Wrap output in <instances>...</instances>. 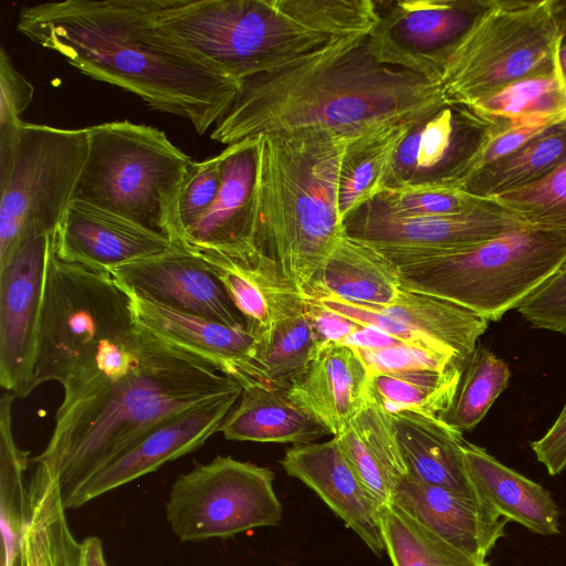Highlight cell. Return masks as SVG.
Masks as SVG:
<instances>
[{
	"instance_id": "cell-19",
	"label": "cell",
	"mask_w": 566,
	"mask_h": 566,
	"mask_svg": "<svg viewBox=\"0 0 566 566\" xmlns=\"http://www.w3.org/2000/svg\"><path fill=\"white\" fill-rule=\"evenodd\" d=\"M284 471L313 490L375 553L385 549L379 506L367 492L333 437L294 444L280 461Z\"/></svg>"
},
{
	"instance_id": "cell-46",
	"label": "cell",
	"mask_w": 566,
	"mask_h": 566,
	"mask_svg": "<svg viewBox=\"0 0 566 566\" xmlns=\"http://www.w3.org/2000/svg\"><path fill=\"white\" fill-rule=\"evenodd\" d=\"M552 126L554 125L535 122L504 128L486 144L472 172L509 155Z\"/></svg>"
},
{
	"instance_id": "cell-36",
	"label": "cell",
	"mask_w": 566,
	"mask_h": 566,
	"mask_svg": "<svg viewBox=\"0 0 566 566\" xmlns=\"http://www.w3.org/2000/svg\"><path fill=\"white\" fill-rule=\"evenodd\" d=\"M462 367L370 374L369 391L389 415L413 411L439 417L451 403Z\"/></svg>"
},
{
	"instance_id": "cell-13",
	"label": "cell",
	"mask_w": 566,
	"mask_h": 566,
	"mask_svg": "<svg viewBox=\"0 0 566 566\" xmlns=\"http://www.w3.org/2000/svg\"><path fill=\"white\" fill-rule=\"evenodd\" d=\"M503 129L467 105L447 103L406 133L396 149L386 189L457 188L472 172L486 144Z\"/></svg>"
},
{
	"instance_id": "cell-21",
	"label": "cell",
	"mask_w": 566,
	"mask_h": 566,
	"mask_svg": "<svg viewBox=\"0 0 566 566\" xmlns=\"http://www.w3.org/2000/svg\"><path fill=\"white\" fill-rule=\"evenodd\" d=\"M258 137L228 145L221 151V184L206 214L190 228L182 244L252 261L250 201L256 169Z\"/></svg>"
},
{
	"instance_id": "cell-32",
	"label": "cell",
	"mask_w": 566,
	"mask_h": 566,
	"mask_svg": "<svg viewBox=\"0 0 566 566\" xmlns=\"http://www.w3.org/2000/svg\"><path fill=\"white\" fill-rule=\"evenodd\" d=\"M413 125H392L349 139L339 166L337 206L342 222L386 189L394 156Z\"/></svg>"
},
{
	"instance_id": "cell-9",
	"label": "cell",
	"mask_w": 566,
	"mask_h": 566,
	"mask_svg": "<svg viewBox=\"0 0 566 566\" xmlns=\"http://www.w3.org/2000/svg\"><path fill=\"white\" fill-rule=\"evenodd\" d=\"M551 0H491L446 62L441 86L471 106L527 77L558 70Z\"/></svg>"
},
{
	"instance_id": "cell-31",
	"label": "cell",
	"mask_w": 566,
	"mask_h": 566,
	"mask_svg": "<svg viewBox=\"0 0 566 566\" xmlns=\"http://www.w3.org/2000/svg\"><path fill=\"white\" fill-rule=\"evenodd\" d=\"M373 307L462 365L489 327L486 318L458 303L403 286L392 304Z\"/></svg>"
},
{
	"instance_id": "cell-42",
	"label": "cell",
	"mask_w": 566,
	"mask_h": 566,
	"mask_svg": "<svg viewBox=\"0 0 566 566\" xmlns=\"http://www.w3.org/2000/svg\"><path fill=\"white\" fill-rule=\"evenodd\" d=\"M34 95L33 85L13 65L2 46L0 51V179L10 169L22 125L21 114Z\"/></svg>"
},
{
	"instance_id": "cell-15",
	"label": "cell",
	"mask_w": 566,
	"mask_h": 566,
	"mask_svg": "<svg viewBox=\"0 0 566 566\" xmlns=\"http://www.w3.org/2000/svg\"><path fill=\"white\" fill-rule=\"evenodd\" d=\"M54 233L27 239L0 265V385L20 398L31 392L44 280Z\"/></svg>"
},
{
	"instance_id": "cell-34",
	"label": "cell",
	"mask_w": 566,
	"mask_h": 566,
	"mask_svg": "<svg viewBox=\"0 0 566 566\" xmlns=\"http://www.w3.org/2000/svg\"><path fill=\"white\" fill-rule=\"evenodd\" d=\"M14 395L6 392L0 400V528L1 566H20L21 541L28 517V488L24 472L29 452L20 449L12 433Z\"/></svg>"
},
{
	"instance_id": "cell-5",
	"label": "cell",
	"mask_w": 566,
	"mask_h": 566,
	"mask_svg": "<svg viewBox=\"0 0 566 566\" xmlns=\"http://www.w3.org/2000/svg\"><path fill=\"white\" fill-rule=\"evenodd\" d=\"M153 23L239 83L378 21L374 0H146Z\"/></svg>"
},
{
	"instance_id": "cell-23",
	"label": "cell",
	"mask_w": 566,
	"mask_h": 566,
	"mask_svg": "<svg viewBox=\"0 0 566 566\" xmlns=\"http://www.w3.org/2000/svg\"><path fill=\"white\" fill-rule=\"evenodd\" d=\"M370 371L352 346L322 343L289 397L336 436L364 403Z\"/></svg>"
},
{
	"instance_id": "cell-40",
	"label": "cell",
	"mask_w": 566,
	"mask_h": 566,
	"mask_svg": "<svg viewBox=\"0 0 566 566\" xmlns=\"http://www.w3.org/2000/svg\"><path fill=\"white\" fill-rule=\"evenodd\" d=\"M491 199L525 227L566 234V160L536 181Z\"/></svg>"
},
{
	"instance_id": "cell-14",
	"label": "cell",
	"mask_w": 566,
	"mask_h": 566,
	"mask_svg": "<svg viewBox=\"0 0 566 566\" xmlns=\"http://www.w3.org/2000/svg\"><path fill=\"white\" fill-rule=\"evenodd\" d=\"M242 390L198 405L149 428L64 495L65 509L83 506L200 448L219 431Z\"/></svg>"
},
{
	"instance_id": "cell-2",
	"label": "cell",
	"mask_w": 566,
	"mask_h": 566,
	"mask_svg": "<svg viewBox=\"0 0 566 566\" xmlns=\"http://www.w3.org/2000/svg\"><path fill=\"white\" fill-rule=\"evenodd\" d=\"M369 34L333 42L282 70L245 78L211 139L319 129L357 138L415 125L444 106L440 82L379 62Z\"/></svg>"
},
{
	"instance_id": "cell-33",
	"label": "cell",
	"mask_w": 566,
	"mask_h": 566,
	"mask_svg": "<svg viewBox=\"0 0 566 566\" xmlns=\"http://www.w3.org/2000/svg\"><path fill=\"white\" fill-rule=\"evenodd\" d=\"M566 160V124H556L509 155L471 172L457 188L491 199L526 186Z\"/></svg>"
},
{
	"instance_id": "cell-44",
	"label": "cell",
	"mask_w": 566,
	"mask_h": 566,
	"mask_svg": "<svg viewBox=\"0 0 566 566\" xmlns=\"http://www.w3.org/2000/svg\"><path fill=\"white\" fill-rule=\"evenodd\" d=\"M534 328L566 334V263L517 308Z\"/></svg>"
},
{
	"instance_id": "cell-12",
	"label": "cell",
	"mask_w": 566,
	"mask_h": 566,
	"mask_svg": "<svg viewBox=\"0 0 566 566\" xmlns=\"http://www.w3.org/2000/svg\"><path fill=\"white\" fill-rule=\"evenodd\" d=\"M369 33L376 59L440 82L447 60L491 0L376 1Z\"/></svg>"
},
{
	"instance_id": "cell-8",
	"label": "cell",
	"mask_w": 566,
	"mask_h": 566,
	"mask_svg": "<svg viewBox=\"0 0 566 566\" xmlns=\"http://www.w3.org/2000/svg\"><path fill=\"white\" fill-rule=\"evenodd\" d=\"M136 326L132 296L109 272L60 260L50 250L30 391L63 385L106 340Z\"/></svg>"
},
{
	"instance_id": "cell-43",
	"label": "cell",
	"mask_w": 566,
	"mask_h": 566,
	"mask_svg": "<svg viewBox=\"0 0 566 566\" xmlns=\"http://www.w3.org/2000/svg\"><path fill=\"white\" fill-rule=\"evenodd\" d=\"M221 153L189 166L178 201V219L181 243L186 232L192 228L213 203L221 184Z\"/></svg>"
},
{
	"instance_id": "cell-30",
	"label": "cell",
	"mask_w": 566,
	"mask_h": 566,
	"mask_svg": "<svg viewBox=\"0 0 566 566\" xmlns=\"http://www.w3.org/2000/svg\"><path fill=\"white\" fill-rule=\"evenodd\" d=\"M219 431L227 440L303 444L331 434L286 390L245 387Z\"/></svg>"
},
{
	"instance_id": "cell-16",
	"label": "cell",
	"mask_w": 566,
	"mask_h": 566,
	"mask_svg": "<svg viewBox=\"0 0 566 566\" xmlns=\"http://www.w3.org/2000/svg\"><path fill=\"white\" fill-rule=\"evenodd\" d=\"M111 274L126 289L165 307L247 327L201 255L184 245L125 263Z\"/></svg>"
},
{
	"instance_id": "cell-37",
	"label": "cell",
	"mask_w": 566,
	"mask_h": 566,
	"mask_svg": "<svg viewBox=\"0 0 566 566\" xmlns=\"http://www.w3.org/2000/svg\"><path fill=\"white\" fill-rule=\"evenodd\" d=\"M510 377L509 365L478 344L462 366L451 403L439 418L462 434L472 431L506 389Z\"/></svg>"
},
{
	"instance_id": "cell-52",
	"label": "cell",
	"mask_w": 566,
	"mask_h": 566,
	"mask_svg": "<svg viewBox=\"0 0 566 566\" xmlns=\"http://www.w3.org/2000/svg\"><path fill=\"white\" fill-rule=\"evenodd\" d=\"M565 81V80H564ZM565 88H566V81H565ZM564 123L566 124V119L564 120Z\"/></svg>"
},
{
	"instance_id": "cell-11",
	"label": "cell",
	"mask_w": 566,
	"mask_h": 566,
	"mask_svg": "<svg viewBox=\"0 0 566 566\" xmlns=\"http://www.w3.org/2000/svg\"><path fill=\"white\" fill-rule=\"evenodd\" d=\"M273 481L269 468L217 455L176 478L166 502V521L182 542L277 525L283 510Z\"/></svg>"
},
{
	"instance_id": "cell-17",
	"label": "cell",
	"mask_w": 566,
	"mask_h": 566,
	"mask_svg": "<svg viewBox=\"0 0 566 566\" xmlns=\"http://www.w3.org/2000/svg\"><path fill=\"white\" fill-rule=\"evenodd\" d=\"M521 224L492 199L457 216L397 218L361 206L343 223L344 232L375 248L451 251L492 240Z\"/></svg>"
},
{
	"instance_id": "cell-49",
	"label": "cell",
	"mask_w": 566,
	"mask_h": 566,
	"mask_svg": "<svg viewBox=\"0 0 566 566\" xmlns=\"http://www.w3.org/2000/svg\"><path fill=\"white\" fill-rule=\"evenodd\" d=\"M80 566H108L98 537L88 536L81 542Z\"/></svg>"
},
{
	"instance_id": "cell-38",
	"label": "cell",
	"mask_w": 566,
	"mask_h": 566,
	"mask_svg": "<svg viewBox=\"0 0 566 566\" xmlns=\"http://www.w3.org/2000/svg\"><path fill=\"white\" fill-rule=\"evenodd\" d=\"M385 549L394 566H489L450 545L392 504L379 509Z\"/></svg>"
},
{
	"instance_id": "cell-50",
	"label": "cell",
	"mask_w": 566,
	"mask_h": 566,
	"mask_svg": "<svg viewBox=\"0 0 566 566\" xmlns=\"http://www.w3.org/2000/svg\"><path fill=\"white\" fill-rule=\"evenodd\" d=\"M551 11L558 31L559 44H566V0H551Z\"/></svg>"
},
{
	"instance_id": "cell-7",
	"label": "cell",
	"mask_w": 566,
	"mask_h": 566,
	"mask_svg": "<svg viewBox=\"0 0 566 566\" xmlns=\"http://www.w3.org/2000/svg\"><path fill=\"white\" fill-rule=\"evenodd\" d=\"M86 129L87 157L73 199L180 244L178 201L191 158L154 126L116 120Z\"/></svg>"
},
{
	"instance_id": "cell-6",
	"label": "cell",
	"mask_w": 566,
	"mask_h": 566,
	"mask_svg": "<svg viewBox=\"0 0 566 566\" xmlns=\"http://www.w3.org/2000/svg\"><path fill=\"white\" fill-rule=\"evenodd\" d=\"M376 249L397 266L403 287L458 303L489 322L517 310L566 263V234L523 224L459 250Z\"/></svg>"
},
{
	"instance_id": "cell-27",
	"label": "cell",
	"mask_w": 566,
	"mask_h": 566,
	"mask_svg": "<svg viewBox=\"0 0 566 566\" xmlns=\"http://www.w3.org/2000/svg\"><path fill=\"white\" fill-rule=\"evenodd\" d=\"M464 461L475 494L496 514L541 535L559 533V511L541 484L465 442Z\"/></svg>"
},
{
	"instance_id": "cell-20",
	"label": "cell",
	"mask_w": 566,
	"mask_h": 566,
	"mask_svg": "<svg viewBox=\"0 0 566 566\" xmlns=\"http://www.w3.org/2000/svg\"><path fill=\"white\" fill-rule=\"evenodd\" d=\"M389 504L480 560H485L496 542L505 535L509 522L478 496L426 484L407 475L395 485Z\"/></svg>"
},
{
	"instance_id": "cell-26",
	"label": "cell",
	"mask_w": 566,
	"mask_h": 566,
	"mask_svg": "<svg viewBox=\"0 0 566 566\" xmlns=\"http://www.w3.org/2000/svg\"><path fill=\"white\" fill-rule=\"evenodd\" d=\"M407 476L457 493L478 496L470 481L463 434L437 416L413 411L390 415Z\"/></svg>"
},
{
	"instance_id": "cell-45",
	"label": "cell",
	"mask_w": 566,
	"mask_h": 566,
	"mask_svg": "<svg viewBox=\"0 0 566 566\" xmlns=\"http://www.w3.org/2000/svg\"><path fill=\"white\" fill-rule=\"evenodd\" d=\"M356 350L367 365L370 374L419 368L448 369L463 366L449 356L402 342L376 349Z\"/></svg>"
},
{
	"instance_id": "cell-39",
	"label": "cell",
	"mask_w": 566,
	"mask_h": 566,
	"mask_svg": "<svg viewBox=\"0 0 566 566\" xmlns=\"http://www.w3.org/2000/svg\"><path fill=\"white\" fill-rule=\"evenodd\" d=\"M197 252L243 316L247 329L255 336L266 331L273 319V295L282 289L272 285L247 261L214 252Z\"/></svg>"
},
{
	"instance_id": "cell-22",
	"label": "cell",
	"mask_w": 566,
	"mask_h": 566,
	"mask_svg": "<svg viewBox=\"0 0 566 566\" xmlns=\"http://www.w3.org/2000/svg\"><path fill=\"white\" fill-rule=\"evenodd\" d=\"M128 291L138 325L165 342L202 358L243 388L256 342V336L247 327H234L175 311Z\"/></svg>"
},
{
	"instance_id": "cell-51",
	"label": "cell",
	"mask_w": 566,
	"mask_h": 566,
	"mask_svg": "<svg viewBox=\"0 0 566 566\" xmlns=\"http://www.w3.org/2000/svg\"><path fill=\"white\" fill-rule=\"evenodd\" d=\"M557 61H558V70L563 78L566 81V44H559L558 46V53H557Z\"/></svg>"
},
{
	"instance_id": "cell-28",
	"label": "cell",
	"mask_w": 566,
	"mask_h": 566,
	"mask_svg": "<svg viewBox=\"0 0 566 566\" xmlns=\"http://www.w3.org/2000/svg\"><path fill=\"white\" fill-rule=\"evenodd\" d=\"M356 475L379 507L390 503L395 485L407 470L400 455L391 416L371 392L334 436Z\"/></svg>"
},
{
	"instance_id": "cell-24",
	"label": "cell",
	"mask_w": 566,
	"mask_h": 566,
	"mask_svg": "<svg viewBox=\"0 0 566 566\" xmlns=\"http://www.w3.org/2000/svg\"><path fill=\"white\" fill-rule=\"evenodd\" d=\"M321 344L307 298L291 291H276L272 323L256 336L243 388L259 386L287 390Z\"/></svg>"
},
{
	"instance_id": "cell-10",
	"label": "cell",
	"mask_w": 566,
	"mask_h": 566,
	"mask_svg": "<svg viewBox=\"0 0 566 566\" xmlns=\"http://www.w3.org/2000/svg\"><path fill=\"white\" fill-rule=\"evenodd\" d=\"M87 150L86 128L22 123L9 172L0 180V265L27 239L57 230Z\"/></svg>"
},
{
	"instance_id": "cell-48",
	"label": "cell",
	"mask_w": 566,
	"mask_h": 566,
	"mask_svg": "<svg viewBox=\"0 0 566 566\" xmlns=\"http://www.w3.org/2000/svg\"><path fill=\"white\" fill-rule=\"evenodd\" d=\"M307 302L321 343L339 344L344 338L364 327L347 317L324 308L313 300L307 298Z\"/></svg>"
},
{
	"instance_id": "cell-47",
	"label": "cell",
	"mask_w": 566,
	"mask_h": 566,
	"mask_svg": "<svg viewBox=\"0 0 566 566\" xmlns=\"http://www.w3.org/2000/svg\"><path fill=\"white\" fill-rule=\"evenodd\" d=\"M531 448L551 475L566 468V403L546 433L531 442Z\"/></svg>"
},
{
	"instance_id": "cell-1",
	"label": "cell",
	"mask_w": 566,
	"mask_h": 566,
	"mask_svg": "<svg viewBox=\"0 0 566 566\" xmlns=\"http://www.w3.org/2000/svg\"><path fill=\"white\" fill-rule=\"evenodd\" d=\"M62 386L52 436L31 461L57 473L63 496L164 419L243 389L137 323L104 342Z\"/></svg>"
},
{
	"instance_id": "cell-3",
	"label": "cell",
	"mask_w": 566,
	"mask_h": 566,
	"mask_svg": "<svg viewBox=\"0 0 566 566\" xmlns=\"http://www.w3.org/2000/svg\"><path fill=\"white\" fill-rule=\"evenodd\" d=\"M17 30L97 81L182 117L214 126L240 83L156 27L146 0H65L23 7Z\"/></svg>"
},
{
	"instance_id": "cell-18",
	"label": "cell",
	"mask_w": 566,
	"mask_h": 566,
	"mask_svg": "<svg viewBox=\"0 0 566 566\" xmlns=\"http://www.w3.org/2000/svg\"><path fill=\"white\" fill-rule=\"evenodd\" d=\"M175 244L117 213L73 199L55 231V254L69 263L109 272Z\"/></svg>"
},
{
	"instance_id": "cell-29",
	"label": "cell",
	"mask_w": 566,
	"mask_h": 566,
	"mask_svg": "<svg viewBox=\"0 0 566 566\" xmlns=\"http://www.w3.org/2000/svg\"><path fill=\"white\" fill-rule=\"evenodd\" d=\"M34 463L20 566H80L81 542L69 526L59 475L46 464Z\"/></svg>"
},
{
	"instance_id": "cell-41",
	"label": "cell",
	"mask_w": 566,
	"mask_h": 566,
	"mask_svg": "<svg viewBox=\"0 0 566 566\" xmlns=\"http://www.w3.org/2000/svg\"><path fill=\"white\" fill-rule=\"evenodd\" d=\"M484 200L453 187L408 186L387 188L363 206L397 218H424L462 214Z\"/></svg>"
},
{
	"instance_id": "cell-25",
	"label": "cell",
	"mask_w": 566,
	"mask_h": 566,
	"mask_svg": "<svg viewBox=\"0 0 566 566\" xmlns=\"http://www.w3.org/2000/svg\"><path fill=\"white\" fill-rule=\"evenodd\" d=\"M401 287L398 269L386 255L344 232L315 272L304 297L385 307L398 298Z\"/></svg>"
},
{
	"instance_id": "cell-35",
	"label": "cell",
	"mask_w": 566,
	"mask_h": 566,
	"mask_svg": "<svg viewBox=\"0 0 566 566\" xmlns=\"http://www.w3.org/2000/svg\"><path fill=\"white\" fill-rule=\"evenodd\" d=\"M502 127L542 122L551 125L566 119V88L559 70L510 84L471 106Z\"/></svg>"
},
{
	"instance_id": "cell-4",
	"label": "cell",
	"mask_w": 566,
	"mask_h": 566,
	"mask_svg": "<svg viewBox=\"0 0 566 566\" xmlns=\"http://www.w3.org/2000/svg\"><path fill=\"white\" fill-rule=\"evenodd\" d=\"M348 142L319 129L258 136L251 249L276 287L305 296L344 233L337 186Z\"/></svg>"
}]
</instances>
